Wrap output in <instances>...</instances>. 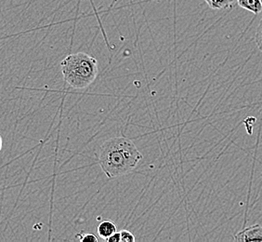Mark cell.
<instances>
[{"label": "cell", "mask_w": 262, "mask_h": 242, "mask_svg": "<svg viewBox=\"0 0 262 242\" xmlns=\"http://www.w3.org/2000/svg\"><path fill=\"white\" fill-rule=\"evenodd\" d=\"M141 159V152L130 139L115 137L101 145L98 162L106 176L115 179L133 171Z\"/></svg>", "instance_id": "cell-1"}, {"label": "cell", "mask_w": 262, "mask_h": 242, "mask_svg": "<svg viewBox=\"0 0 262 242\" xmlns=\"http://www.w3.org/2000/svg\"><path fill=\"white\" fill-rule=\"evenodd\" d=\"M61 73L68 85L76 90L86 89L98 76V62L84 52L67 56L61 60Z\"/></svg>", "instance_id": "cell-2"}, {"label": "cell", "mask_w": 262, "mask_h": 242, "mask_svg": "<svg viewBox=\"0 0 262 242\" xmlns=\"http://www.w3.org/2000/svg\"><path fill=\"white\" fill-rule=\"evenodd\" d=\"M234 240L238 242L262 241V227L254 225L244 228L242 231L234 236Z\"/></svg>", "instance_id": "cell-3"}, {"label": "cell", "mask_w": 262, "mask_h": 242, "mask_svg": "<svg viewBox=\"0 0 262 242\" xmlns=\"http://www.w3.org/2000/svg\"><path fill=\"white\" fill-rule=\"evenodd\" d=\"M97 231L100 237L106 240L113 234L117 232V226L112 220L105 219L99 224Z\"/></svg>", "instance_id": "cell-4"}, {"label": "cell", "mask_w": 262, "mask_h": 242, "mask_svg": "<svg viewBox=\"0 0 262 242\" xmlns=\"http://www.w3.org/2000/svg\"><path fill=\"white\" fill-rule=\"evenodd\" d=\"M237 4L254 14H259L262 11L261 0H237Z\"/></svg>", "instance_id": "cell-5"}, {"label": "cell", "mask_w": 262, "mask_h": 242, "mask_svg": "<svg viewBox=\"0 0 262 242\" xmlns=\"http://www.w3.org/2000/svg\"><path fill=\"white\" fill-rule=\"evenodd\" d=\"M208 7L214 10H231L237 3V0H205Z\"/></svg>", "instance_id": "cell-6"}, {"label": "cell", "mask_w": 262, "mask_h": 242, "mask_svg": "<svg viewBox=\"0 0 262 242\" xmlns=\"http://www.w3.org/2000/svg\"><path fill=\"white\" fill-rule=\"evenodd\" d=\"M255 42L257 45V49L262 52V19L258 26H257V29H256V34H255Z\"/></svg>", "instance_id": "cell-7"}, {"label": "cell", "mask_w": 262, "mask_h": 242, "mask_svg": "<svg viewBox=\"0 0 262 242\" xmlns=\"http://www.w3.org/2000/svg\"><path fill=\"white\" fill-rule=\"evenodd\" d=\"M120 236H121V242L135 241L134 235L130 231H128V230H121L120 231Z\"/></svg>", "instance_id": "cell-8"}, {"label": "cell", "mask_w": 262, "mask_h": 242, "mask_svg": "<svg viewBox=\"0 0 262 242\" xmlns=\"http://www.w3.org/2000/svg\"><path fill=\"white\" fill-rule=\"evenodd\" d=\"M76 237H79L82 242H98V237L96 235H94L93 233H88L83 235V237H79V236H76Z\"/></svg>", "instance_id": "cell-9"}, {"label": "cell", "mask_w": 262, "mask_h": 242, "mask_svg": "<svg viewBox=\"0 0 262 242\" xmlns=\"http://www.w3.org/2000/svg\"><path fill=\"white\" fill-rule=\"evenodd\" d=\"M107 242H121V236H120V232H116L113 234L111 237H108L106 239Z\"/></svg>", "instance_id": "cell-10"}, {"label": "cell", "mask_w": 262, "mask_h": 242, "mask_svg": "<svg viewBox=\"0 0 262 242\" xmlns=\"http://www.w3.org/2000/svg\"><path fill=\"white\" fill-rule=\"evenodd\" d=\"M2 145H3V141H2V137L0 136V151L2 149Z\"/></svg>", "instance_id": "cell-11"}]
</instances>
